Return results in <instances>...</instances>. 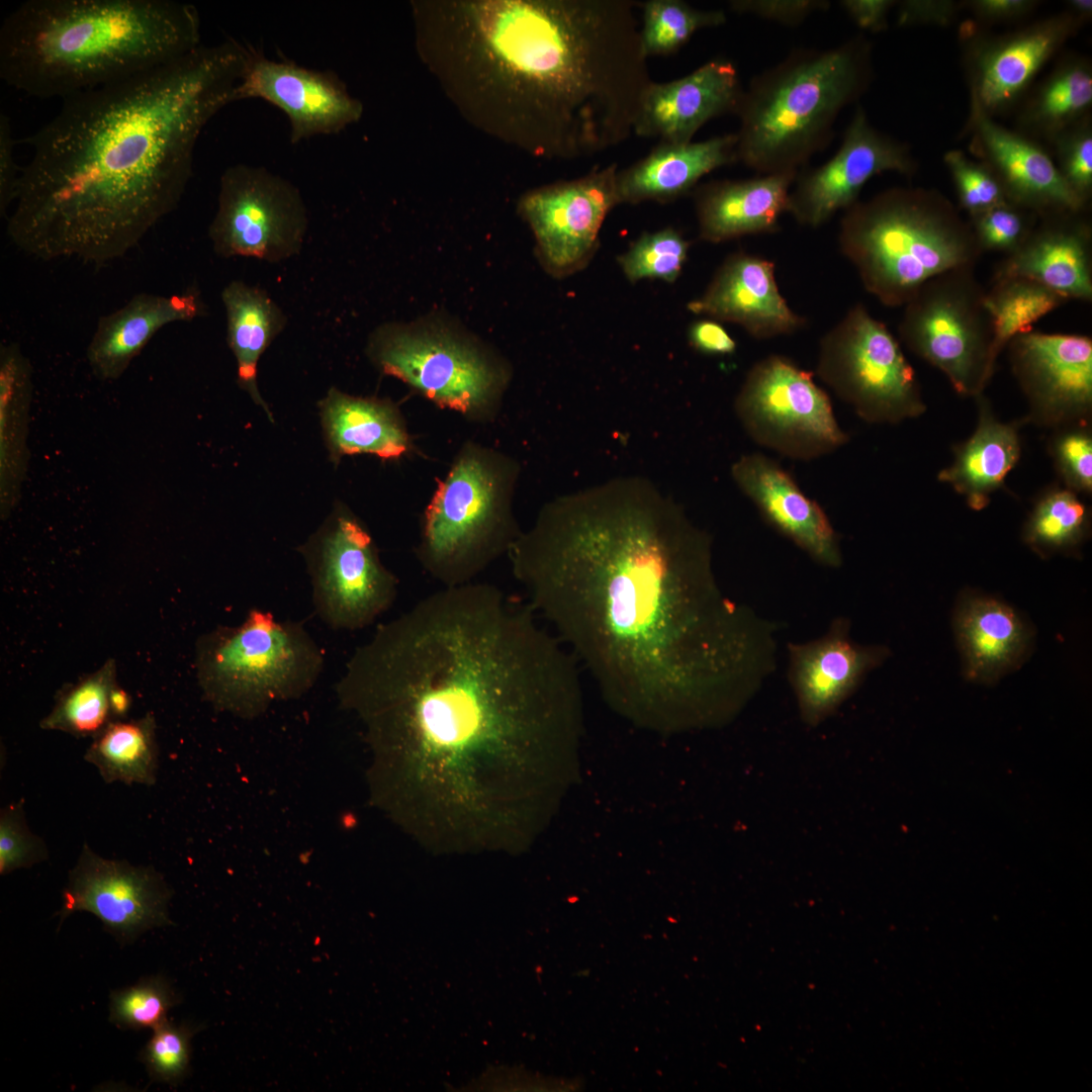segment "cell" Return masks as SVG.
I'll return each mask as SVG.
<instances>
[{
	"label": "cell",
	"mask_w": 1092,
	"mask_h": 1092,
	"mask_svg": "<svg viewBox=\"0 0 1092 1092\" xmlns=\"http://www.w3.org/2000/svg\"><path fill=\"white\" fill-rule=\"evenodd\" d=\"M535 614L489 583L443 587L379 625L337 684L380 803L432 851L505 849L516 760L569 731L576 658Z\"/></svg>",
	"instance_id": "cell-1"
},
{
	"label": "cell",
	"mask_w": 1092,
	"mask_h": 1092,
	"mask_svg": "<svg viewBox=\"0 0 1092 1092\" xmlns=\"http://www.w3.org/2000/svg\"><path fill=\"white\" fill-rule=\"evenodd\" d=\"M508 556L534 612L642 713L709 716L771 670L770 625L724 596L711 535L646 477L546 503Z\"/></svg>",
	"instance_id": "cell-2"
},
{
	"label": "cell",
	"mask_w": 1092,
	"mask_h": 1092,
	"mask_svg": "<svg viewBox=\"0 0 1092 1092\" xmlns=\"http://www.w3.org/2000/svg\"><path fill=\"white\" fill-rule=\"evenodd\" d=\"M251 51L233 38L62 100L24 143L7 236L40 261L102 267L124 257L179 204L195 146L228 104Z\"/></svg>",
	"instance_id": "cell-3"
},
{
	"label": "cell",
	"mask_w": 1092,
	"mask_h": 1092,
	"mask_svg": "<svg viewBox=\"0 0 1092 1092\" xmlns=\"http://www.w3.org/2000/svg\"><path fill=\"white\" fill-rule=\"evenodd\" d=\"M197 9L173 0H28L0 27V77L29 97L64 100L199 47Z\"/></svg>",
	"instance_id": "cell-4"
},
{
	"label": "cell",
	"mask_w": 1092,
	"mask_h": 1092,
	"mask_svg": "<svg viewBox=\"0 0 1092 1092\" xmlns=\"http://www.w3.org/2000/svg\"><path fill=\"white\" fill-rule=\"evenodd\" d=\"M871 79L872 48L862 36L791 52L743 91L737 160L760 175H798L828 145L838 116Z\"/></svg>",
	"instance_id": "cell-5"
},
{
	"label": "cell",
	"mask_w": 1092,
	"mask_h": 1092,
	"mask_svg": "<svg viewBox=\"0 0 1092 1092\" xmlns=\"http://www.w3.org/2000/svg\"><path fill=\"white\" fill-rule=\"evenodd\" d=\"M838 247L867 292L904 306L931 278L975 268L983 255L969 222L932 189L894 187L843 211Z\"/></svg>",
	"instance_id": "cell-6"
},
{
	"label": "cell",
	"mask_w": 1092,
	"mask_h": 1092,
	"mask_svg": "<svg viewBox=\"0 0 1092 1092\" xmlns=\"http://www.w3.org/2000/svg\"><path fill=\"white\" fill-rule=\"evenodd\" d=\"M521 467L511 456L465 443L429 502L416 549L424 570L444 585L472 582L520 536L513 499Z\"/></svg>",
	"instance_id": "cell-7"
},
{
	"label": "cell",
	"mask_w": 1092,
	"mask_h": 1092,
	"mask_svg": "<svg viewBox=\"0 0 1092 1092\" xmlns=\"http://www.w3.org/2000/svg\"><path fill=\"white\" fill-rule=\"evenodd\" d=\"M325 654L302 622L251 609L238 626H218L196 643L199 687L215 708L256 717L275 701L296 699L316 682Z\"/></svg>",
	"instance_id": "cell-8"
},
{
	"label": "cell",
	"mask_w": 1092,
	"mask_h": 1092,
	"mask_svg": "<svg viewBox=\"0 0 1092 1092\" xmlns=\"http://www.w3.org/2000/svg\"><path fill=\"white\" fill-rule=\"evenodd\" d=\"M366 353L383 374L477 423L494 419L511 379L505 360L438 318L383 324L369 337Z\"/></svg>",
	"instance_id": "cell-9"
},
{
	"label": "cell",
	"mask_w": 1092,
	"mask_h": 1092,
	"mask_svg": "<svg viewBox=\"0 0 1092 1092\" xmlns=\"http://www.w3.org/2000/svg\"><path fill=\"white\" fill-rule=\"evenodd\" d=\"M816 372L869 423L896 424L926 410L899 341L860 302L820 339Z\"/></svg>",
	"instance_id": "cell-10"
},
{
	"label": "cell",
	"mask_w": 1092,
	"mask_h": 1092,
	"mask_svg": "<svg viewBox=\"0 0 1092 1092\" xmlns=\"http://www.w3.org/2000/svg\"><path fill=\"white\" fill-rule=\"evenodd\" d=\"M985 293L975 268L947 271L919 288L903 306L898 326L903 344L963 396L983 393L994 372Z\"/></svg>",
	"instance_id": "cell-11"
},
{
	"label": "cell",
	"mask_w": 1092,
	"mask_h": 1092,
	"mask_svg": "<svg viewBox=\"0 0 1092 1092\" xmlns=\"http://www.w3.org/2000/svg\"><path fill=\"white\" fill-rule=\"evenodd\" d=\"M297 550L310 578L314 612L331 629L368 627L396 600L395 574L381 562L368 528L346 506L337 505Z\"/></svg>",
	"instance_id": "cell-12"
},
{
	"label": "cell",
	"mask_w": 1092,
	"mask_h": 1092,
	"mask_svg": "<svg viewBox=\"0 0 1092 1092\" xmlns=\"http://www.w3.org/2000/svg\"><path fill=\"white\" fill-rule=\"evenodd\" d=\"M734 408L754 442L792 459L813 460L847 442L828 394L785 356L769 355L749 369Z\"/></svg>",
	"instance_id": "cell-13"
},
{
	"label": "cell",
	"mask_w": 1092,
	"mask_h": 1092,
	"mask_svg": "<svg viewBox=\"0 0 1092 1092\" xmlns=\"http://www.w3.org/2000/svg\"><path fill=\"white\" fill-rule=\"evenodd\" d=\"M308 226L299 190L265 167L236 164L220 176L208 226L216 255L278 263L297 255Z\"/></svg>",
	"instance_id": "cell-14"
},
{
	"label": "cell",
	"mask_w": 1092,
	"mask_h": 1092,
	"mask_svg": "<svg viewBox=\"0 0 1092 1092\" xmlns=\"http://www.w3.org/2000/svg\"><path fill=\"white\" fill-rule=\"evenodd\" d=\"M617 164L525 193L518 210L529 224L544 270L564 278L583 270L599 249L600 232L619 204Z\"/></svg>",
	"instance_id": "cell-15"
},
{
	"label": "cell",
	"mask_w": 1092,
	"mask_h": 1092,
	"mask_svg": "<svg viewBox=\"0 0 1092 1092\" xmlns=\"http://www.w3.org/2000/svg\"><path fill=\"white\" fill-rule=\"evenodd\" d=\"M171 897L155 868L105 858L84 843L63 890L59 925L75 912H89L125 945L148 930L172 924Z\"/></svg>",
	"instance_id": "cell-16"
},
{
	"label": "cell",
	"mask_w": 1092,
	"mask_h": 1092,
	"mask_svg": "<svg viewBox=\"0 0 1092 1092\" xmlns=\"http://www.w3.org/2000/svg\"><path fill=\"white\" fill-rule=\"evenodd\" d=\"M917 168L908 147L879 131L857 106L836 153L824 164L800 171L790 190L788 212L801 225L817 229L857 202L874 176Z\"/></svg>",
	"instance_id": "cell-17"
},
{
	"label": "cell",
	"mask_w": 1092,
	"mask_h": 1092,
	"mask_svg": "<svg viewBox=\"0 0 1092 1092\" xmlns=\"http://www.w3.org/2000/svg\"><path fill=\"white\" fill-rule=\"evenodd\" d=\"M1012 372L1031 417L1045 425L1081 423L1092 408V339L1029 332L1008 345Z\"/></svg>",
	"instance_id": "cell-18"
},
{
	"label": "cell",
	"mask_w": 1092,
	"mask_h": 1092,
	"mask_svg": "<svg viewBox=\"0 0 1092 1092\" xmlns=\"http://www.w3.org/2000/svg\"><path fill=\"white\" fill-rule=\"evenodd\" d=\"M249 98L264 99L286 114L293 144L338 133L363 112L362 103L331 71L270 60L252 51L235 101Z\"/></svg>",
	"instance_id": "cell-19"
},
{
	"label": "cell",
	"mask_w": 1092,
	"mask_h": 1092,
	"mask_svg": "<svg viewBox=\"0 0 1092 1092\" xmlns=\"http://www.w3.org/2000/svg\"><path fill=\"white\" fill-rule=\"evenodd\" d=\"M1081 25L1066 11L974 43L969 58L971 108L992 117L1010 107Z\"/></svg>",
	"instance_id": "cell-20"
},
{
	"label": "cell",
	"mask_w": 1092,
	"mask_h": 1092,
	"mask_svg": "<svg viewBox=\"0 0 1092 1092\" xmlns=\"http://www.w3.org/2000/svg\"><path fill=\"white\" fill-rule=\"evenodd\" d=\"M972 151L995 175L1007 200L1034 215L1082 213L1088 206L1066 184L1048 153L1026 136L971 108Z\"/></svg>",
	"instance_id": "cell-21"
},
{
	"label": "cell",
	"mask_w": 1092,
	"mask_h": 1092,
	"mask_svg": "<svg viewBox=\"0 0 1092 1092\" xmlns=\"http://www.w3.org/2000/svg\"><path fill=\"white\" fill-rule=\"evenodd\" d=\"M688 309L736 324L757 340L792 335L806 325V318L792 309L781 293L775 263L744 252L724 260L705 291L688 303Z\"/></svg>",
	"instance_id": "cell-22"
},
{
	"label": "cell",
	"mask_w": 1092,
	"mask_h": 1092,
	"mask_svg": "<svg viewBox=\"0 0 1092 1092\" xmlns=\"http://www.w3.org/2000/svg\"><path fill=\"white\" fill-rule=\"evenodd\" d=\"M743 91L737 69L727 60H712L670 82L651 81L642 94L633 133L691 143L709 120L736 113Z\"/></svg>",
	"instance_id": "cell-23"
},
{
	"label": "cell",
	"mask_w": 1092,
	"mask_h": 1092,
	"mask_svg": "<svg viewBox=\"0 0 1092 1092\" xmlns=\"http://www.w3.org/2000/svg\"><path fill=\"white\" fill-rule=\"evenodd\" d=\"M731 475L769 526L818 563L841 565L838 536L826 513L778 462L759 453L742 455Z\"/></svg>",
	"instance_id": "cell-24"
},
{
	"label": "cell",
	"mask_w": 1092,
	"mask_h": 1092,
	"mask_svg": "<svg viewBox=\"0 0 1092 1092\" xmlns=\"http://www.w3.org/2000/svg\"><path fill=\"white\" fill-rule=\"evenodd\" d=\"M1020 277L1067 301L1092 300V230L1082 213L1037 218L1024 241L997 264L992 279Z\"/></svg>",
	"instance_id": "cell-25"
},
{
	"label": "cell",
	"mask_w": 1092,
	"mask_h": 1092,
	"mask_svg": "<svg viewBox=\"0 0 1092 1092\" xmlns=\"http://www.w3.org/2000/svg\"><path fill=\"white\" fill-rule=\"evenodd\" d=\"M848 631L845 618H837L822 637L789 645V677L810 726L831 715L885 656L882 648L855 644Z\"/></svg>",
	"instance_id": "cell-26"
},
{
	"label": "cell",
	"mask_w": 1092,
	"mask_h": 1092,
	"mask_svg": "<svg viewBox=\"0 0 1092 1092\" xmlns=\"http://www.w3.org/2000/svg\"><path fill=\"white\" fill-rule=\"evenodd\" d=\"M196 289L180 294L141 292L101 316L86 349V359L100 380L118 379L162 328L205 314Z\"/></svg>",
	"instance_id": "cell-27"
},
{
	"label": "cell",
	"mask_w": 1092,
	"mask_h": 1092,
	"mask_svg": "<svg viewBox=\"0 0 1092 1092\" xmlns=\"http://www.w3.org/2000/svg\"><path fill=\"white\" fill-rule=\"evenodd\" d=\"M797 175L769 174L702 185L696 194L699 235L718 244L779 230Z\"/></svg>",
	"instance_id": "cell-28"
},
{
	"label": "cell",
	"mask_w": 1092,
	"mask_h": 1092,
	"mask_svg": "<svg viewBox=\"0 0 1092 1092\" xmlns=\"http://www.w3.org/2000/svg\"><path fill=\"white\" fill-rule=\"evenodd\" d=\"M736 143L735 133L698 143L661 142L643 159L618 170L619 204L668 202L682 196L706 174L737 162Z\"/></svg>",
	"instance_id": "cell-29"
},
{
	"label": "cell",
	"mask_w": 1092,
	"mask_h": 1092,
	"mask_svg": "<svg viewBox=\"0 0 1092 1092\" xmlns=\"http://www.w3.org/2000/svg\"><path fill=\"white\" fill-rule=\"evenodd\" d=\"M318 406L330 457L336 463L356 454L398 460L413 451L403 418L389 399L350 395L331 387Z\"/></svg>",
	"instance_id": "cell-30"
},
{
	"label": "cell",
	"mask_w": 1092,
	"mask_h": 1092,
	"mask_svg": "<svg viewBox=\"0 0 1092 1092\" xmlns=\"http://www.w3.org/2000/svg\"><path fill=\"white\" fill-rule=\"evenodd\" d=\"M979 423L971 438L956 450L952 464L938 473L976 511L984 509L990 495L1001 487L1020 457L1015 424L995 419L983 393L976 396Z\"/></svg>",
	"instance_id": "cell-31"
},
{
	"label": "cell",
	"mask_w": 1092,
	"mask_h": 1092,
	"mask_svg": "<svg viewBox=\"0 0 1092 1092\" xmlns=\"http://www.w3.org/2000/svg\"><path fill=\"white\" fill-rule=\"evenodd\" d=\"M226 315V342L237 361V381L270 421L272 414L257 383L258 362L284 330L287 316L267 291L233 280L221 291Z\"/></svg>",
	"instance_id": "cell-32"
},
{
	"label": "cell",
	"mask_w": 1092,
	"mask_h": 1092,
	"mask_svg": "<svg viewBox=\"0 0 1092 1092\" xmlns=\"http://www.w3.org/2000/svg\"><path fill=\"white\" fill-rule=\"evenodd\" d=\"M32 367L19 345L0 348V509L6 519L20 498L26 474Z\"/></svg>",
	"instance_id": "cell-33"
},
{
	"label": "cell",
	"mask_w": 1092,
	"mask_h": 1092,
	"mask_svg": "<svg viewBox=\"0 0 1092 1092\" xmlns=\"http://www.w3.org/2000/svg\"><path fill=\"white\" fill-rule=\"evenodd\" d=\"M959 639L967 673L990 679L1016 663L1023 654L1027 633L1008 606L990 599L968 600L958 616Z\"/></svg>",
	"instance_id": "cell-34"
},
{
	"label": "cell",
	"mask_w": 1092,
	"mask_h": 1092,
	"mask_svg": "<svg viewBox=\"0 0 1092 1092\" xmlns=\"http://www.w3.org/2000/svg\"><path fill=\"white\" fill-rule=\"evenodd\" d=\"M84 759L97 768L107 784L155 785L159 748L153 714L111 722L93 737Z\"/></svg>",
	"instance_id": "cell-35"
},
{
	"label": "cell",
	"mask_w": 1092,
	"mask_h": 1092,
	"mask_svg": "<svg viewBox=\"0 0 1092 1092\" xmlns=\"http://www.w3.org/2000/svg\"><path fill=\"white\" fill-rule=\"evenodd\" d=\"M1092 105V69L1087 61L1069 60L1041 84L1021 121L1031 131L1054 140L1082 120Z\"/></svg>",
	"instance_id": "cell-36"
},
{
	"label": "cell",
	"mask_w": 1092,
	"mask_h": 1092,
	"mask_svg": "<svg viewBox=\"0 0 1092 1092\" xmlns=\"http://www.w3.org/2000/svg\"><path fill=\"white\" fill-rule=\"evenodd\" d=\"M1068 301L1031 280L1020 277L992 279L986 290L985 305L991 321L990 364L1017 336L1029 333L1043 316Z\"/></svg>",
	"instance_id": "cell-37"
},
{
	"label": "cell",
	"mask_w": 1092,
	"mask_h": 1092,
	"mask_svg": "<svg viewBox=\"0 0 1092 1092\" xmlns=\"http://www.w3.org/2000/svg\"><path fill=\"white\" fill-rule=\"evenodd\" d=\"M117 686L115 664L108 661L99 670L63 688L52 711L40 721V727L75 737L96 736L108 724L119 720L111 700Z\"/></svg>",
	"instance_id": "cell-38"
},
{
	"label": "cell",
	"mask_w": 1092,
	"mask_h": 1092,
	"mask_svg": "<svg viewBox=\"0 0 1092 1092\" xmlns=\"http://www.w3.org/2000/svg\"><path fill=\"white\" fill-rule=\"evenodd\" d=\"M641 7L640 37L647 58L673 54L698 30L726 22L721 10L696 9L680 0H649Z\"/></svg>",
	"instance_id": "cell-39"
},
{
	"label": "cell",
	"mask_w": 1092,
	"mask_h": 1092,
	"mask_svg": "<svg viewBox=\"0 0 1092 1092\" xmlns=\"http://www.w3.org/2000/svg\"><path fill=\"white\" fill-rule=\"evenodd\" d=\"M1088 519V510L1076 492L1055 488L1036 503L1024 529V540L1039 550L1070 548L1084 538Z\"/></svg>",
	"instance_id": "cell-40"
},
{
	"label": "cell",
	"mask_w": 1092,
	"mask_h": 1092,
	"mask_svg": "<svg viewBox=\"0 0 1092 1092\" xmlns=\"http://www.w3.org/2000/svg\"><path fill=\"white\" fill-rule=\"evenodd\" d=\"M690 243L673 228L644 233L617 262L625 277L636 283L643 279L674 282L688 258Z\"/></svg>",
	"instance_id": "cell-41"
},
{
	"label": "cell",
	"mask_w": 1092,
	"mask_h": 1092,
	"mask_svg": "<svg viewBox=\"0 0 1092 1092\" xmlns=\"http://www.w3.org/2000/svg\"><path fill=\"white\" fill-rule=\"evenodd\" d=\"M179 997L170 981L162 975L141 978L134 985L113 990L109 996L111 1023L122 1029L152 1030L168 1020L169 1011Z\"/></svg>",
	"instance_id": "cell-42"
},
{
	"label": "cell",
	"mask_w": 1092,
	"mask_h": 1092,
	"mask_svg": "<svg viewBox=\"0 0 1092 1092\" xmlns=\"http://www.w3.org/2000/svg\"><path fill=\"white\" fill-rule=\"evenodd\" d=\"M197 1031L188 1023L166 1020L153 1029L139 1058L152 1081L177 1085L189 1073L191 1038Z\"/></svg>",
	"instance_id": "cell-43"
},
{
	"label": "cell",
	"mask_w": 1092,
	"mask_h": 1092,
	"mask_svg": "<svg viewBox=\"0 0 1092 1092\" xmlns=\"http://www.w3.org/2000/svg\"><path fill=\"white\" fill-rule=\"evenodd\" d=\"M975 240L984 254L1007 255L1027 237L1037 220L1033 213L1005 202L970 217Z\"/></svg>",
	"instance_id": "cell-44"
},
{
	"label": "cell",
	"mask_w": 1092,
	"mask_h": 1092,
	"mask_svg": "<svg viewBox=\"0 0 1092 1092\" xmlns=\"http://www.w3.org/2000/svg\"><path fill=\"white\" fill-rule=\"evenodd\" d=\"M943 161L956 186L960 206L970 217L1009 202L995 175L983 163H976L958 150L948 151Z\"/></svg>",
	"instance_id": "cell-45"
},
{
	"label": "cell",
	"mask_w": 1092,
	"mask_h": 1092,
	"mask_svg": "<svg viewBox=\"0 0 1092 1092\" xmlns=\"http://www.w3.org/2000/svg\"><path fill=\"white\" fill-rule=\"evenodd\" d=\"M48 857L44 841L26 824L23 804L5 806L0 812V874L31 868Z\"/></svg>",
	"instance_id": "cell-46"
},
{
	"label": "cell",
	"mask_w": 1092,
	"mask_h": 1092,
	"mask_svg": "<svg viewBox=\"0 0 1092 1092\" xmlns=\"http://www.w3.org/2000/svg\"><path fill=\"white\" fill-rule=\"evenodd\" d=\"M1058 169L1068 187L1088 205L1092 195V128L1082 119L1055 139Z\"/></svg>",
	"instance_id": "cell-47"
},
{
	"label": "cell",
	"mask_w": 1092,
	"mask_h": 1092,
	"mask_svg": "<svg viewBox=\"0 0 1092 1092\" xmlns=\"http://www.w3.org/2000/svg\"><path fill=\"white\" fill-rule=\"evenodd\" d=\"M1056 468L1067 488L1074 492L1092 491V436L1078 423L1061 431L1051 444Z\"/></svg>",
	"instance_id": "cell-48"
},
{
	"label": "cell",
	"mask_w": 1092,
	"mask_h": 1092,
	"mask_svg": "<svg viewBox=\"0 0 1092 1092\" xmlns=\"http://www.w3.org/2000/svg\"><path fill=\"white\" fill-rule=\"evenodd\" d=\"M826 0H734L731 9L739 14L753 15L787 26H797L816 12L826 11Z\"/></svg>",
	"instance_id": "cell-49"
},
{
	"label": "cell",
	"mask_w": 1092,
	"mask_h": 1092,
	"mask_svg": "<svg viewBox=\"0 0 1092 1092\" xmlns=\"http://www.w3.org/2000/svg\"><path fill=\"white\" fill-rule=\"evenodd\" d=\"M15 144L10 118L2 111L0 113V215L6 219L16 199L22 169L17 165L14 157Z\"/></svg>",
	"instance_id": "cell-50"
},
{
	"label": "cell",
	"mask_w": 1092,
	"mask_h": 1092,
	"mask_svg": "<svg viewBox=\"0 0 1092 1092\" xmlns=\"http://www.w3.org/2000/svg\"><path fill=\"white\" fill-rule=\"evenodd\" d=\"M897 23L911 25H949L962 4L949 0H905L897 2Z\"/></svg>",
	"instance_id": "cell-51"
},
{
	"label": "cell",
	"mask_w": 1092,
	"mask_h": 1092,
	"mask_svg": "<svg viewBox=\"0 0 1092 1092\" xmlns=\"http://www.w3.org/2000/svg\"><path fill=\"white\" fill-rule=\"evenodd\" d=\"M690 345L705 355H730L737 344L723 326L715 320H700L693 323L688 332Z\"/></svg>",
	"instance_id": "cell-52"
},
{
	"label": "cell",
	"mask_w": 1092,
	"mask_h": 1092,
	"mask_svg": "<svg viewBox=\"0 0 1092 1092\" xmlns=\"http://www.w3.org/2000/svg\"><path fill=\"white\" fill-rule=\"evenodd\" d=\"M897 2L893 0H842L839 5L860 29L879 32L887 28L888 15Z\"/></svg>",
	"instance_id": "cell-53"
},
{
	"label": "cell",
	"mask_w": 1092,
	"mask_h": 1092,
	"mask_svg": "<svg viewBox=\"0 0 1092 1092\" xmlns=\"http://www.w3.org/2000/svg\"><path fill=\"white\" fill-rule=\"evenodd\" d=\"M963 5L982 21L1002 22L1024 17L1038 5V1L973 0L964 2Z\"/></svg>",
	"instance_id": "cell-54"
},
{
	"label": "cell",
	"mask_w": 1092,
	"mask_h": 1092,
	"mask_svg": "<svg viewBox=\"0 0 1092 1092\" xmlns=\"http://www.w3.org/2000/svg\"><path fill=\"white\" fill-rule=\"evenodd\" d=\"M1068 10L1077 20L1082 24L1091 20L1092 17V1L1091 0H1070L1068 1Z\"/></svg>",
	"instance_id": "cell-55"
}]
</instances>
